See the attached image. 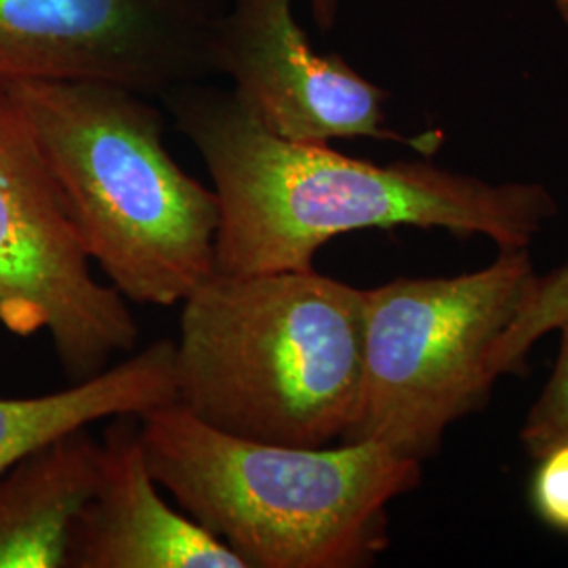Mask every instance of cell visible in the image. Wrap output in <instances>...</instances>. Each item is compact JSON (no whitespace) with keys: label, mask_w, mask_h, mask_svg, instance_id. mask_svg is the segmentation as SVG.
Segmentation results:
<instances>
[{"label":"cell","mask_w":568,"mask_h":568,"mask_svg":"<svg viewBox=\"0 0 568 568\" xmlns=\"http://www.w3.org/2000/svg\"><path fill=\"white\" fill-rule=\"evenodd\" d=\"M220 199L217 274L314 270L349 232L424 227L528 248L558 213L546 185L485 182L427 161L375 164L328 143L270 133L232 91L183 84L164 95Z\"/></svg>","instance_id":"cell-1"},{"label":"cell","mask_w":568,"mask_h":568,"mask_svg":"<svg viewBox=\"0 0 568 568\" xmlns=\"http://www.w3.org/2000/svg\"><path fill=\"white\" fill-rule=\"evenodd\" d=\"M365 305V288L316 270L215 274L182 304L175 405L255 443H342L363 394Z\"/></svg>","instance_id":"cell-2"},{"label":"cell","mask_w":568,"mask_h":568,"mask_svg":"<svg viewBox=\"0 0 568 568\" xmlns=\"http://www.w3.org/2000/svg\"><path fill=\"white\" fill-rule=\"evenodd\" d=\"M148 466L246 568H365L389 544L387 506L422 464L379 443L283 447L206 426L182 406L140 417Z\"/></svg>","instance_id":"cell-3"},{"label":"cell","mask_w":568,"mask_h":568,"mask_svg":"<svg viewBox=\"0 0 568 568\" xmlns=\"http://www.w3.org/2000/svg\"><path fill=\"white\" fill-rule=\"evenodd\" d=\"M0 89L41 145L87 255L126 302L183 304L217 274L220 199L173 161L148 95L100 81Z\"/></svg>","instance_id":"cell-4"},{"label":"cell","mask_w":568,"mask_h":568,"mask_svg":"<svg viewBox=\"0 0 568 568\" xmlns=\"http://www.w3.org/2000/svg\"><path fill=\"white\" fill-rule=\"evenodd\" d=\"M539 274L527 248L450 278H396L366 291L361 405L342 443H379L415 462L448 426L487 405L493 354Z\"/></svg>","instance_id":"cell-5"},{"label":"cell","mask_w":568,"mask_h":568,"mask_svg":"<svg viewBox=\"0 0 568 568\" xmlns=\"http://www.w3.org/2000/svg\"><path fill=\"white\" fill-rule=\"evenodd\" d=\"M0 326L47 331L72 384L133 352L126 300L91 272L60 183L30 124L0 89Z\"/></svg>","instance_id":"cell-6"},{"label":"cell","mask_w":568,"mask_h":568,"mask_svg":"<svg viewBox=\"0 0 568 568\" xmlns=\"http://www.w3.org/2000/svg\"><path fill=\"white\" fill-rule=\"evenodd\" d=\"M227 0H0V87L100 81L148 98L217 74Z\"/></svg>","instance_id":"cell-7"},{"label":"cell","mask_w":568,"mask_h":568,"mask_svg":"<svg viewBox=\"0 0 568 568\" xmlns=\"http://www.w3.org/2000/svg\"><path fill=\"white\" fill-rule=\"evenodd\" d=\"M217 74L265 129L288 142L375 140L434 154L440 131L403 135L386 121V89L337 53H318L293 0H227L215 37Z\"/></svg>","instance_id":"cell-8"},{"label":"cell","mask_w":568,"mask_h":568,"mask_svg":"<svg viewBox=\"0 0 568 568\" xmlns=\"http://www.w3.org/2000/svg\"><path fill=\"white\" fill-rule=\"evenodd\" d=\"M65 568L246 567L222 539L164 504L140 415H114L103 429L98 487L70 530Z\"/></svg>","instance_id":"cell-9"},{"label":"cell","mask_w":568,"mask_h":568,"mask_svg":"<svg viewBox=\"0 0 568 568\" xmlns=\"http://www.w3.org/2000/svg\"><path fill=\"white\" fill-rule=\"evenodd\" d=\"M102 443L87 427L0 471V568H65L70 530L100 480Z\"/></svg>","instance_id":"cell-10"},{"label":"cell","mask_w":568,"mask_h":568,"mask_svg":"<svg viewBox=\"0 0 568 568\" xmlns=\"http://www.w3.org/2000/svg\"><path fill=\"white\" fill-rule=\"evenodd\" d=\"M175 405V342L143 352L63 392L0 398V471L63 434L114 415H145Z\"/></svg>","instance_id":"cell-11"},{"label":"cell","mask_w":568,"mask_h":568,"mask_svg":"<svg viewBox=\"0 0 568 568\" xmlns=\"http://www.w3.org/2000/svg\"><path fill=\"white\" fill-rule=\"evenodd\" d=\"M568 316V264L539 276L527 305L495 347L493 368L497 377L520 373L530 347Z\"/></svg>","instance_id":"cell-12"},{"label":"cell","mask_w":568,"mask_h":568,"mask_svg":"<svg viewBox=\"0 0 568 568\" xmlns=\"http://www.w3.org/2000/svg\"><path fill=\"white\" fill-rule=\"evenodd\" d=\"M556 331H560L558 361L520 429V443L532 459L568 443V316Z\"/></svg>","instance_id":"cell-13"},{"label":"cell","mask_w":568,"mask_h":568,"mask_svg":"<svg viewBox=\"0 0 568 568\" xmlns=\"http://www.w3.org/2000/svg\"><path fill=\"white\" fill-rule=\"evenodd\" d=\"M537 462L530 499L537 516L560 532H568V443L549 448Z\"/></svg>","instance_id":"cell-14"},{"label":"cell","mask_w":568,"mask_h":568,"mask_svg":"<svg viewBox=\"0 0 568 568\" xmlns=\"http://www.w3.org/2000/svg\"><path fill=\"white\" fill-rule=\"evenodd\" d=\"M307 2H310L312 18L316 21V26L323 32H331L337 21V13H339V0H307Z\"/></svg>","instance_id":"cell-15"},{"label":"cell","mask_w":568,"mask_h":568,"mask_svg":"<svg viewBox=\"0 0 568 568\" xmlns=\"http://www.w3.org/2000/svg\"><path fill=\"white\" fill-rule=\"evenodd\" d=\"M554 9L558 20L562 21V26L568 30V0H554Z\"/></svg>","instance_id":"cell-16"}]
</instances>
